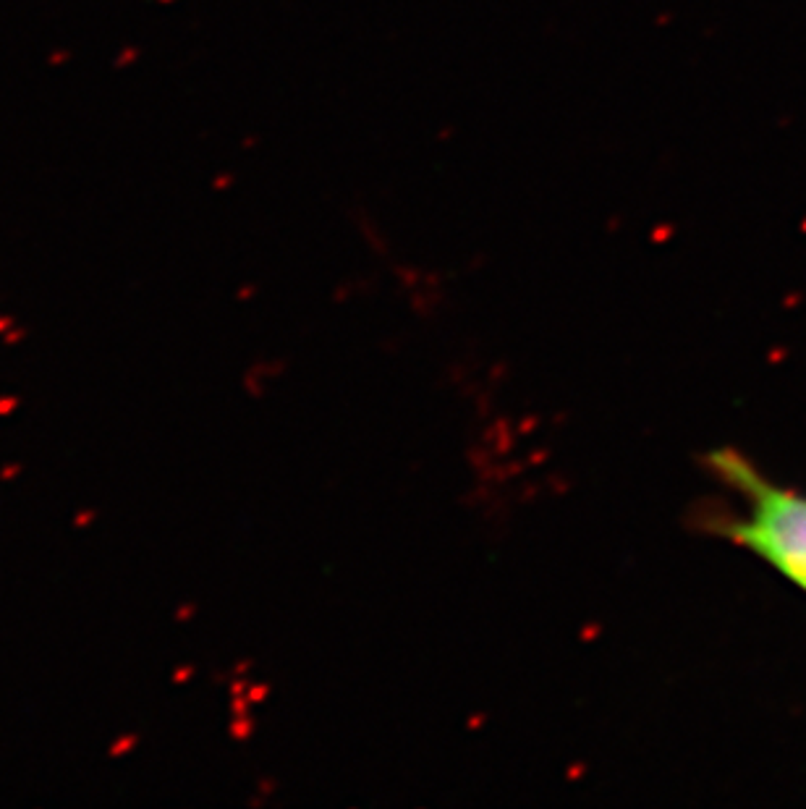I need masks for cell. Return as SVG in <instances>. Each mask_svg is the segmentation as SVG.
Wrapping results in <instances>:
<instances>
[{
	"label": "cell",
	"instance_id": "cell-1",
	"mask_svg": "<svg viewBox=\"0 0 806 809\" xmlns=\"http://www.w3.org/2000/svg\"><path fill=\"white\" fill-rule=\"evenodd\" d=\"M712 463L749 500V516L730 526V537L806 592V498L764 482L738 454H715Z\"/></svg>",
	"mask_w": 806,
	"mask_h": 809
}]
</instances>
